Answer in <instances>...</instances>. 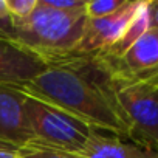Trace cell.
<instances>
[{"label":"cell","instance_id":"6da1fadb","mask_svg":"<svg viewBox=\"0 0 158 158\" xmlns=\"http://www.w3.org/2000/svg\"><path fill=\"white\" fill-rule=\"evenodd\" d=\"M20 90L118 138H130L129 121L116 99L112 74L98 56H70L54 60Z\"/></svg>","mask_w":158,"mask_h":158},{"label":"cell","instance_id":"7a4b0ae2","mask_svg":"<svg viewBox=\"0 0 158 158\" xmlns=\"http://www.w3.org/2000/svg\"><path fill=\"white\" fill-rule=\"evenodd\" d=\"M87 22L85 10L57 11L39 0L28 19L13 22L14 42L31 50L50 65L74 53L84 36Z\"/></svg>","mask_w":158,"mask_h":158},{"label":"cell","instance_id":"3957f363","mask_svg":"<svg viewBox=\"0 0 158 158\" xmlns=\"http://www.w3.org/2000/svg\"><path fill=\"white\" fill-rule=\"evenodd\" d=\"M27 118L33 141L27 147H42L79 155L95 132L74 116L34 98H27Z\"/></svg>","mask_w":158,"mask_h":158},{"label":"cell","instance_id":"277c9868","mask_svg":"<svg viewBox=\"0 0 158 158\" xmlns=\"http://www.w3.org/2000/svg\"><path fill=\"white\" fill-rule=\"evenodd\" d=\"M112 82L130 126L129 139L158 152V84L116 74H112Z\"/></svg>","mask_w":158,"mask_h":158},{"label":"cell","instance_id":"5b68a950","mask_svg":"<svg viewBox=\"0 0 158 158\" xmlns=\"http://www.w3.org/2000/svg\"><path fill=\"white\" fill-rule=\"evenodd\" d=\"M138 6L139 0H127L119 11L109 17L89 19L84 36L71 56H96L110 50L127 30Z\"/></svg>","mask_w":158,"mask_h":158},{"label":"cell","instance_id":"8992f818","mask_svg":"<svg viewBox=\"0 0 158 158\" xmlns=\"http://www.w3.org/2000/svg\"><path fill=\"white\" fill-rule=\"evenodd\" d=\"M112 74L139 79L158 70V30L149 28L116 59L98 56Z\"/></svg>","mask_w":158,"mask_h":158},{"label":"cell","instance_id":"52a82bcc","mask_svg":"<svg viewBox=\"0 0 158 158\" xmlns=\"http://www.w3.org/2000/svg\"><path fill=\"white\" fill-rule=\"evenodd\" d=\"M47 68L48 64L31 50L0 37V85L20 89Z\"/></svg>","mask_w":158,"mask_h":158},{"label":"cell","instance_id":"ba28073f","mask_svg":"<svg viewBox=\"0 0 158 158\" xmlns=\"http://www.w3.org/2000/svg\"><path fill=\"white\" fill-rule=\"evenodd\" d=\"M27 98L19 87L0 85V141L19 149L33 141L25 110Z\"/></svg>","mask_w":158,"mask_h":158},{"label":"cell","instance_id":"9c48e42d","mask_svg":"<svg viewBox=\"0 0 158 158\" xmlns=\"http://www.w3.org/2000/svg\"><path fill=\"white\" fill-rule=\"evenodd\" d=\"M77 158H158V152L126 143L118 136H104L95 130Z\"/></svg>","mask_w":158,"mask_h":158},{"label":"cell","instance_id":"30bf717a","mask_svg":"<svg viewBox=\"0 0 158 158\" xmlns=\"http://www.w3.org/2000/svg\"><path fill=\"white\" fill-rule=\"evenodd\" d=\"M127 0H89L85 13L89 19H102L119 11Z\"/></svg>","mask_w":158,"mask_h":158},{"label":"cell","instance_id":"8fae6325","mask_svg":"<svg viewBox=\"0 0 158 158\" xmlns=\"http://www.w3.org/2000/svg\"><path fill=\"white\" fill-rule=\"evenodd\" d=\"M39 0H6L13 22L28 19L36 10Z\"/></svg>","mask_w":158,"mask_h":158},{"label":"cell","instance_id":"7c38bea8","mask_svg":"<svg viewBox=\"0 0 158 158\" xmlns=\"http://www.w3.org/2000/svg\"><path fill=\"white\" fill-rule=\"evenodd\" d=\"M22 158H77L73 153L53 150V149H42V147H23Z\"/></svg>","mask_w":158,"mask_h":158},{"label":"cell","instance_id":"4fadbf2b","mask_svg":"<svg viewBox=\"0 0 158 158\" xmlns=\"http://www.w3.org/2000/svg\"><path fill=\"white\" fill-rule=\"evenodd\" d=\"M42 2L53 10L73 13V11H79V10H85L89 0H42Z\"/></svg>","mask_w":158,"mask_h":158},{"label":"cell","instance_id":"5bb4252c","mask_svg":"<svg viewBox=\"0 0 158 158\" xmlns=\"http://www.w3.org/2000/svg\"><path fill=\"white\" fill-rule=\"evenodd\" d=\"M149 11V28L158 30V0H147Z\"/></svg>","mask_w":158,"mask_h":158},{"label":"cell","instance_id":"9a60e30c","mask_svg":"<svg viewBox=\"0 0 158 158\" xmlns=\"http://www.w3.org/2000/svg\"><path fill=\"white\" fill-rule=\"evenodd\" d=\"M0 37L14 40V25H13V22L0 20Z\"/></svg>","mask_w":158,"mask_h":158},{"label":"cell","instance_id":"2e32d148","mask_svg":"<svg viewBox=\"0 0 158 158\" xmlns=\"http://www.w3.org/2000/svg\"><path fill=\"white\" fill-rule=\"evenodd\" d=\"M0 20H5V22H13L10 10H8V3L6 0H0Z\"/></svg>","mask_w":158,"mask_h":158},{"label":"cell","instance_id":"e0dca14e","mask_svg":"<svg viewBox=\"0 0 158 158\" xmlns=\"http://www.w3.org/2000/svg\"><path fill=\"white\" fill-rule=\"evenodd\" d=\"M22 149H5L0 150V158H22Z\"/></svg>","mask_w":158,"mask_h":158},{"label":"cell","instance_id":"ac0fdd59","mask_svg":"<svg viewBox=\"0 0 158 158\" xmlns=\"http://www.w3.org/2000/svg\"><path fill=\"white\" fill-rule=\"evenodd\" d=\"M139 79H144V81H149V82H153V84H158V71L146 76V77H139Z\"/></svg>","mask_w":158,"mask_h":158},{"label":"cell","instance_id":"d6986e66","mask_svg":"<svg viewBox=\"0 0 158 158\" xmlns=\"http://www.w3.org/2000/svg\"><path fill=\"white\" fill-rule=\"evenodd\" d=\"M5 149H19V147H16L10 143H5V141H0V150H5Z\"/></svg>","mask_w":158,"mask_h":158},{"label":"cell","instance_id":"ffe728a7","mask_svg":"<svg viewBox=\"0 0 158 158\" xmlns=\"http://www.w3.org/2000/svg\"><path fill=\"white\" fill-rule=\"evenodd\" d=\"M156 71H158V70H156ZM153 73H155V71H153Z\"/></svg>","mask_w":158,"mask_h":158}]
</instances>
